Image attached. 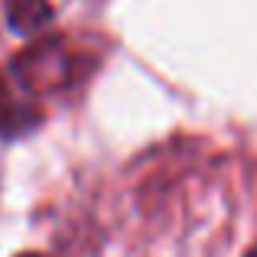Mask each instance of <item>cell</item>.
<instances>
[{"mask_svg":"<svg viewBox=\"0 0 257 257\" xmlns=\"http://www.w3.org/2000/svg\"><path fill=\"white\" fill-rule=\"evenodd\" d=\"M39 117H43L39 107L30 98H17L0 72V137H23L39 124Z\"/></svg>","mask_w":257,"mask_h":257,"instance_id":"obj_2","label":"cell"},{"mask_svg":"<svg viewBox=\"0 0 257 257\" xmlns=\"http://www.w3.org/2000/svg\"><path fill=\"white\" fill-rule=\"evenodd\" d=\"M10 72L26 91H52V88H65L75 78V65L62 39H43L23 49L13 59Z\"/></svg>","mask_w":257,"mask_h":257,"instance_id":"obj_1","label":"cell"},{"mask_svg":"<svg viewBox=\"0 0 257 257\" xmlns=\"http://www.w3.org/2000/svg\"><path fill=\"white\" fill-rule=\"evenodd\" d=\"M4 13L13 33L30 36L52 20V4L49 0H4Z\"/></svg>","mask_w":257,"mask_h":257,"instance_id":"obj_3","label":"cell"},{"mask_svg":"<svg viewBox=\"0 0 257 257\" xmlns=\"http://www.w3.org/2000/svg\"><path fill=\"white\" fill-rule=\"evenodd\" d=\"M244 257H257V244H254V247H251V251H247Z\"/></svg>","mask_w":257,"mask_h":257,"instance_id":"obj_4","label":"cell"},{"mask_svg":"<svg viewBox=\"0 0 257 257\" xmlns=\"http://www.w3.org/2000/svg\"><path fill=\"white\" fill-rule=\"evenodd\" d=\"M20 257H43V254H20Z\"/></svg>","mask_w":257,"mask_h":257,"instance_id":"obj_5","label":"cell"}]
</instances>
